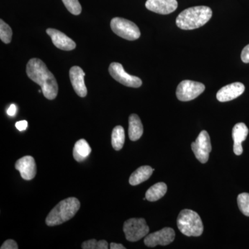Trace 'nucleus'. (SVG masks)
<instances>
[{"label":"nucleus","mask_w":249,"mask_h":249,"mask_svg":"<svg viewBox=\"0 0 249 249\" xmlns=\"http://www.w3.org/2000/svg\"><path fill=\"white\" fill-rule=\"evenodd\" d=\"M27 73L31 80L40 85L46 98L53 100L56 98L58 93V83L45 62L38 58L31 59L27 63Z\"/></svg>","instance_id":"1"},{"label":"nucleus","mask_w":249,"mask_h":249,"mask_svg":"<svg viewBox=\"0 0 249 249\" xmlns=\"http://www.w3.org/2000/svg\"><path fill=\"white\" fill-rule=\"evenodd\" d=\"M213 11L206 6L188 8L176 19L177 26L183 30H193L205 25L212 17Z\"/></svg>","instance_id":"2"},{"label":"nucleus","mask_w":249,"mask_h":249,"mask_svg":"<svg viewBox=\"0 0 249 249\" xmlns=\"http://www.w3.org/2000/svg\"><path fill=\"white\" fill-rule=\"evenodd\" d=\"M80 208L79 200L75 197L67 198L58 203L46 218L49 227L60 225L74 217Z\"/></svg>","instance_id":"3"},{"label":"nucleus","mask_w":249,"mask_h":249,"mask_svg":"<svg viewBox=\"0 0 249 249\" xmlns=\"http://www.w3.org/2000/svg\"><path fill=\"white\" fill-rule=\"evenodd\" d=\"M177 223L178 230L188 237H199L204 231V226L200 216L192 210L181 211L178 214Z\"/></svg>","instance_id":"4"},{"label":"nucleus","mask_w":249,"mask_h":249,"mask_svg":"<svg viewBox=\"0 0 249 249\" xmlns=\"http://www.w3.org/2000/svg\"><path fill=\"white\" fill-rule=\"evenodd\" d=\"M111 29L114 34L127 40H136L141 36L140 30L132 21L121 18H114L111 21Z\"/></svg>","instance_id":"5"},{"label":"nucleus","mask_w":249,"mask_h":249,"mask_svg":"<svg viewBox=\"0 0 249 249\" xmlns=\"http://www.w3.org/2000/svg\"><path fill=\"white\" fill-rule=\"evenodd\" d=\"M149 229L143 218H131L124 222V232L125 238L129 242H137L148 234Z\"/></svg>","instance_id":"6"},{"label":"nucleus","mask_w":249,"mask_h":249,"mask_svg":"<svg viewBox=\"0 0 249 249\" xmlns=\"http://www.w3.org/2000/svg\"><path fill=\"white\" fill-rule=\"evenodd\" d=\"M205 85L193 80H183L177 88V97L179 101L186 102L196 99L204 92Z\"/></svg>","instance_id":"7"},{"label":"nucleus","mask_w":249,"mask_h":249,"mask_svg":"<svg viewBox=\"0 0 249 249\" xmlns=\"http://www.w3.org/2000/svg\"><path fill=\"white\" fill-rule=\"evenodd\" d=\"M109 73L116 81L129 88H138L142 85L139 77L132 76L124 71V67L118 62H112L109 67Z\"/></svg>","instance_id":"8"},{"label":"nucleus","mask_w":249,"mask_h":249,"mask_svg":"<svg viewBox=\"0 0 249 249\" xmlns=\"http://www.w3.org/2000/svg\"><path fill=\"white\" fill-rule=\"evenodd\" d=\"M191 148L196 158L201 163H206L209 160L212 145L209 134L206 130L201 131L196 142L191 144Z\"/></svg>","instance_id":"9"},{"label":"nucleus","mask_w":249,"mask_h":249,"mask_svg":"<svg viewBox=\"0 0 249 249\" xmlns=\"http://www.w3.org/2000/svg\"><path fill=\"white\" fill-rule=\"evenodd\" d=\"M175 238V232L172 228L165 227L159 231L152 232L145 236L144 243L148 247H155L157 245H170Z\"/></svg>","instance_id":"10"},{"label":"nucleus","mask_w":249,"mask_h":249,"mask_svg":"<svg viewBox=\"0 0 249 249\" xmlns=\"http://www.w3.org/2000/svg\"><path fill=\"white\" fill-rule=\"evenodd\" d=\"M15 167L20 173L23 179L27 181L33 179L37 173L35 160L31 156H25L19 159L16 161Z\"/></svg>","instance_id":"11"},{"label":"nucleus","mask_w":249,"mask_h":249,"mask_svg":"<svg viewBox=\"0 0 249 249\" xmlns=\"http://www.w3.org/2000/svg\"><path fill=\"white\" fill-rule=\"evenodd\" d=\"M245 90V85L237 82L223 87L217 91L216 96L219 102H228L238 98L244 93Z\"/></svg>","instance_id":"12"},{"label":"nucleus","mask_w":249,"mask_h":249,"mask_svg":"<svg viewBox=\"0 0 249 249\" xmlns=\"http://www.w3.org/2000/svg\"><path fill=\"white\" fill-rule=\"evenodd\" d=\"M145 6L156 14L168 15L178 9L177 0H147Z\"/></svg>","instance_id":"13"},{"label":"nucleus","mask_w":249,"mask_h":249,"mask_svg":"<svg viewBox=\"0 0 249 249\" xmlns=\"http://www.w3.org/2000/svg\"><path fill=\"white\" fill-rule=\"evenodd\" d=\"M85 73L80 67H72L70 71V80L75 92L80 97H85L88 94V89L85 83Z\"/></svg>","instance_id":"14"},{"label":"nucleus","mask_w":249,"mask_h":249,"mask_svg":"<svg viewBox=\"0 0 249 249\" xmlns=\"http://www.w3.org/2000/svg\"><path fill=\"white\" fill-rule=\"evenodd\" d=\"M46 32L50 36L52 42L57 48L64 51H71L76 49V44L74 41L61 31L55 29H47Z\"/></svg>","instance_id":"15"},{"label":"nucleus","mask_w":249,"mask_h":249,"mask_svg":"<svg viewBox=\"0 0 249 249\" xmlns=\"http://www.w3.org/2000/svg\"><path fill=\"white\" fill-rule=\"evenodd\" d=\"M249 134V129L244 123L235 124L232 130V137L233 139V151L236 155H241L243 152L242 142H245Z\"/></svg>","instance_id":"16"},{"label":"nucleus","mask_w":249,"mask_h":249,"mask_svg":"<svg viewBox=\"0 0 249 249\" xmlns=\"http://www.w3.org/2000/svg\"><path fill=\"white\" fill-rule=\"evenodd\" d=\"M143 134V127L140 118L137 114H132L129 118V138L132 142L139 140Z\"/></svg>","instance_id":"17"},{"label":"nucleus","mask_w":249,"mask_h":249,"mask_svg":"<svg viewBox=\"0 0 249 249\" xmlns=\"http://www.w3.org/2000/svg\"><path fill=\"white\" fill-rule=\"evenodd\" d=\"M153 168L149 165H143L135 170L129 178V183L132 186H137L144 181H147L152 176Z\"/></svg>","instance_id":"18"},{"label":"nucleus","mask_w":249,"mask_h":249,"mask_svg":"<svg viewBox=\"0 0 249 249\" xmlns=\"http://www.w3.org/2000/svg\"><path fill=\"white\" fill-rule=\"evenodd\" d=\"M91 152V149L88 142L85 139H80L76 142L73 147V158L76 161L82 162L89 157Z\"/></svg>","instance_id":"19"},{"label":"nucleus","mask_w":249,"mask_h":249,"mask_svg":"<svg viewBox=\"0 0 249 249\" xmlns=\"http://www.w3.org/2000/svg\"><path fill=\"white\" fill-rule=\"evenodd\" d=\"M167 185L163 182L156 183L150 187L145 193V197L149 201H156L163 197L166 193Z\"/></svg>","instance_id":"20"},{"label":"nucleus","mask_w":249,"mask_h":249,"mask_svg":"<svg viewBox=\"0 0 249 249\" xmlns=\"http://www.w3.org/2000/svg\"><path fill=\"white\" fill-rule=\"evenodd\" d=\"M125 140V134L124 127L121 125L116 126L113 129L111 133V145L115 150H121L124 147Z\"/></svg>","instance_id":"21"},{"label":"nucleus","mask_w":249,"mask_h":249,"mask_svg":"<svg viewBox=\"0 0 249 249\" xmlns=\"http://www.w3.org/2000/svg\"><path fill=\"white\" fill-rule=\"evenodd\" d=\"M12 29L3 19H0V38L5 44H9L12 39Z\"/></svg>","instance_id":"22"},{"label":"nucleus","mask_w":249,"mask_h":249,"mask_svg":"<svg viewBox=\"0 0 249 249\" xmlns=\"http://www.w3.org/2000/svg\"><path fill=\"white\" fill-rule=\"evenodd\" d=\"M237 204L241 212L249 217V193H241L237 196Z\"/></svg>","instance_id":"23"},{"label":"nucleus","mask_w":249,"mask_h":249,"mask_svg":"<svg viewBox=\"0 0 249 249\" xmlns=\"http://www.w3.org/2000/svg\"><path fill=\"white\" fill-rule=\"evenodd\" d=\"M82 249H107L108 243L107 241H97L93 239L85 241L82 244Z\"/></svg>","instance_id":"24"},{"label":"nucleus","mask_w":249,"mask_h":249,"mask_svg":"<svg viewBox=\"0 0 249 249\" xmlns=\"http://www.w3.org/2000/svg\"><path fill=\"white\" fill-rule=\"evenodd\" d=\"M63 4L66 6L67 9L71 14L78 16L82 11L81 5L78 0H62Z\"/></svg>","instance_id":"25"},{"label":"nucleus","mask_w":249,"mask_h":249,"mask_svg":"<svg viewBox=\"0 0 249 249\" xmlns=\"http://www.w3.org/2000/svg\"><path fill=\"white\" fill-rule=\"evenodd\" d=\"M18 244L16 243V241L13 240H7L5 241L1 247H0L1 249H18Z\"/></svg>","instance_id":"26"},{"label":"nucleus","mask_w":249,"mask_h":249,"mask_svg":"<svg viewBox=\"0 0 249 249\" xmlns=\"http://www.w3.org/2000/svg\"><path fill=\"white\" fill-rule=\"evenodd\" d=\"M241 59L245 63H249V45L246 46L241 53Z\"/></svg>","instance_id":"27"},{"label":"nucleus","mask_w":249,"mask_h":249,"mask_svg":"<svg viewBox=\"0 0 249 249\" xmlns=\"http://www.w3.org/2000/svg\"><path fill=\"white\" fill-rule=\"evenodd\" d=\"M28 126V123L27 121H18L16 124V128L19 131L25 130Z\"/></svg>","instance_id":"28"},{"label":"nucleus","mask_w":249,"mask_h":249,"mask_svg":"<svg viewBox=\"0 0 249 249\" xmlns=\"http://www.w3.org/2000/svg\"><path fill=\"white\" fill-rule=\"evenodd\" d=\"M16 111H17V108H16V106H15L14 104L11 105L7 110L8 115L11 116H15V114H16Z\"/></svg>","instance_id":"29"},{"label":"nucleus","mask_w":249,"mask_h":249,"mask_svg":"<svg viewBox=\"0 0 249 249\" xmlns=\"http://www.w3.org/2000/svg\"><path fill=\"white\" fill-rule=\"evenodd\" d=\"M109 248L111 249H125V247L124 245H121V244L114 243V242L110 244Z\"/></svg>","instance_id":"30"}]
</instances>
